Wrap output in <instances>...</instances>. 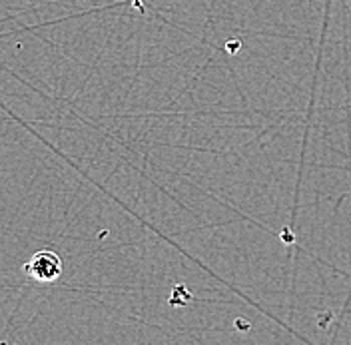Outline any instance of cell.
<instances>
[{
	"label": "cell",
	"mask_w": 351,
	"mask_h": 345,
	"mask_svg": "<svg viewBox=\"0 0 351 345\" xmlns=\"http://www.w3.org/2000/svg\"><path fill=\"white\" fill-rule=\"evenodd\" d=\"M24 274L40 283H52L62 276V259L50 250L36 252L24 263Z\"/></svg>",
	"instance_id": "1"
}]
</instances>
